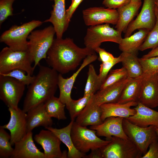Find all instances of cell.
<instances>
[{
  "label": "cell",
  "instance_id": "cell-1",
  "mask_svg": "<svg viewBox=\"0 0 158 158\" xmlns=\"http://www.w3.org/2000/svg\"><path fill=\"white\" fill-rule=\"evenodd\" d=\"M96 54L93 50L78 46L70 38L54 39L46 59L50 67L62 75L75 70L87 56Z\"/></svg>",
  "mask_w": 158,
  "mask_h": 158
},
{
  "label": "cell",
  "instance_id": "cell-2",
  "mask_svg": "<svg viewBox=\"0 0 158 158\" xmlns=\"http://www.w3.org/2000/svg\"><path fill=\"white\" fill-rule=\"evenodd\" d=\"M33 82L29 85L24 100L23 110L27 113L37 105L44 103L54 96L58 87L59 74L52 68L41 66Z\"/></svg>",
  "mask_w": 158,
  "mask_h": 158
},
{
  "label": "cell",
  "instance_id": "cell-3",
  "mask_svg": "<svg viewBox=\"0 0 158 158\" xmlns=\"http://www.w3.org/2000/svg\"><path fill=\"white\" fill-rule=\"evenodd\" d=\"M55 34V29L51 25L42 29L33 30L29 35L27 50L35 68L41 60L46 59Z\"/></svg>",
  "mask_w": 158,
  "mask_h": 158
},
{
  "label": "cell",
  "instance_id": "cell-4",
  "mask_svg": "<svg viewBox=\"0 0 158 158\" xmlns=\"http://www.w3.org/2000/svg\"><path fill=\"white\" fill-rule=\"evenodd\" d=\"M43 23L40 20H34L19 26L13 25L2 34L0 41L13 50H26L28 42L27 39L29 35Z\"/></svg>",
  "mask_w": 158,
  "mask_h": 158
},
{
  "label": "cell",
  "instance_id": "cell-5",
  "mask_svg": "<svg viewBox=\"0 0 158 158\" xmlns=\"http://www.w3.org/2000/svg\"><path fill=\"white\" fill-rule=\"evenodd\" d=\"M32 63L27 50L14 51L5 47L0 52V74L19 69L32 75L35 69Z\"/></svg>",
  "mask_w": 158,
  "mask_h": 158
},
{
  "label": "cell",
  "instance_id": "cell-6",
  "mask_svg": "<svg viewBox=\"0 0 158 158\" xmlns=\"http://www.w3.org/2000/svg\"><path fill=\"white\" fill-rule=\"evenodd\" d=\"M71 135L73 144L77 150L86 154L90 150L100 148L108 144L111 140L101 139L96 135L95 130L73 123Z\"/></svg>",
  "mask_w": 158,
  "mask_h": 158
},
{
  "label": "cell",
  "instance_id": "cell-7",
  "mask_svg": "<svg viewBox=\"0 0 158 158\" xmlns=\"http://www.w3.org/2000/svg\"><path fill=\"white\" fill-rule=\"evenodd\" d=\"M122 33L111 28L109 24L90 26L87 29L84 38L85 47L95 51L102 42H111L120 43Z\"/></svg>",
  "mask_w": 158,
  "mask_h": 158
},
{
  "label": "cell",
  "instance_id": "cell-8",
  "mask_svg": "<svg viewBox=\"0 0 158 158\" xmlns=\"http://www.w3.org/2000/svg\"><path fill=\"white\" fill-rule=\"evenodd\" d=\"M123 126L124 131L129 139L142 154L147 151L151 143L158 138L156 127L150 126L146 127H140L123 118Z\"/></svg>",
  "mask_w": 158,
  "mask_h": 158
},
{
  "label": "cell",
  "instance_id": "cell-9",
  "mask_svg": "<svg viewBox=\"0 0 158 158\" xmlns=\"http://www.w3.org/2000/svg\"><path fill=\"white\" fill-rule=\"evenodd\" d=\"M111 141L100 148L102 158H141L142 153L128 138L113 136Z\"/></svg>",
  "mask_w": 158,
  "mask_h": 158
},
{
  "label": "cell",
  "instance_id": "cell-10",
  "mask_svg": "<svg viewBox=\"0 0 158 158\" xmlns=\"http://www.w3.org/2000/svg\"><path fill=\"white\" fill-rule=\"evenodd\" d=\"M25 85L11 77L0 75V99L8 107L17 109Z\"/></svg>",
  "mask_w": 158,
  "mask_h": 158
},
{
  "label": "cell",
  "instance_id": "cell-11",
  "mask_svg": "<svg viewBox=\"0 0 158 158\" xmlns=\"http://www.w3.org/2000/svg\"><path fill=\"white\" fill-rule=\"evenodd\" d=\"M155 7L154 0H144L140 13L136 19L129 25L124 32V37L130 36L137 29H144L151 30L156 20Z\"/></svg>",
  "mask_w": 158,
  "mask_h": 158
},
{
  "label": "cell",
  "instance_id": "cell-12",
  "mask_svg": "<svg viewBox=\"0 0 158 158\" xmlns=\"http://www.w3.org/2000/svg\"><path fill=\"white\" fill-rule=\"evenodd\" d=\"M82 14L85 25L90 26L103 24L116 25L118 19L117 10L101 7L85 9Z\"/></svg>",
  "mask_w": 158,
  "mask_h": 158
},
{
  "label": "cell",
  "instance_id": "cell-13",
  "mask_svg": "<svg viewBox=\"0 0 158 158\" xmlns=\"http://www.w3.org/2000/svg\"><path fill=\"white\" fill-rule=\"evenodd\" d=\"M10 118L8 123L3 126L10 133V142L12 146L20 140L26 134V113L19 108L17 109L8 107Z\"/></svg>",
  "mask_w": 158,
  "mask_h": 158
},
{
  "label": "cell",
  "instance_id": "cell-14",
  "mask_svg": "<svg viewBox=\"0 0 158 158\" xmlns=\"http://www.w3.org/2000/svg\"><path fill=\"white\" fill-rule=\"evenodd\" d=\"M138 102L151 108L158 107V73H144Z\"/></svg>",
  "mask_w": 158,
  "mask_h": 158
},
{
  "label": "cell",
  "instance_id": "cell-15",
  "mask_svg": "<svg viewBox=\"0 0 158 158\" xmlns=\"http://www.w3.org/2000/svg\"><path fill=\"white\" fill-rule=\"evenodd\" d=\"M98 58L96 54L87 56L83 60L77 71L69 78H65L59 73L58 85L59 90V98L60 101L68 106L72 99L71 97L72 90L75 80L80 72L86 66L95 61Z\"/></svg>",
  "mask_w": 158,
  "mask_h": 158
},
{
  "label": "cell",
  "instance_id": "cell-16",
  "mask_svg": "<svg viewBox=\"0 0 158 158\" xmlns=\"http://www.w3.org/2000/svg\"><path fill=\"white\" fill-rule=\"evenodd\" d=\"M35 141L43 149L45 158H63L60 149L61 141L51 131L42 130L34 137Z\"/></svg>",
  "mask_w": 158,
  "mask_h": 158
},
{
  "label": "cell",
  "instance_id": "cell-17",
  "mask_svg": "<svg viewBox=\"0 0 158 158\" xmlns=\"http://www.w3.org/2000/svg\"><path fill=\"white\" fill-rule=\"evenodd\" d=\"M123 119L120 117H109L100 125L91 126L90 129L95 130L98 136L104 137L107 140H110L114 136L127 139L128 138L123 126Z\"/></svg>",
  "mask_w": 158,
  "mask_h": 158
},
{
  "label": "cell",
  "instance_id": "cell-18",
  "mask_svg": "<svg viewBox=\"0 0 158 158\" xmlns=\"http://www.w3.org/2000/svg\"><path fill=\"white\" fill-rule=\"evenodd\" d=\"M131 78L128 77L104 89L99 90L92 96L90 100L99 106L105 103L116 102L126 85Z\"/></svg>",
  "mask_w": 158,
  "mask_h": 158
},
{
  "label": "cell",
  "instance_id": "cell-19",
  "mask_svg": "<svg viewBox=\"0 0 158 158\" xmlns=\"http://www.w3.org/2000/svg\"><path fill=\"white\" fill-rule=\"evenodd\" d=\"M12 158H45L43 152L37 148L34 143L32 131L28 132L14 144Z\"/></svg>",
  "mask_w": 158,
  "mask_h": 158
},
{
  "label": "cell",
  "instance_id": "cell-20",
  "mask_svg": "<svg viewBox=\"0 0 158 158\" xmlns=\"http://www.w3.org/2000/svg\"><path fill=\"white\" fill-rule=\"evenodd\" d=\"M66 0H54V4L49 18L43 23H52L56 31V38H62L63 33L69 25L66 18Z\"/></svg>",
  "mask_w": 158,
  "mask_h": 158
},
{
  "label": "cell",
  "instance_id": "cell-21",
  "mask_svg": "<svg viewBox=\"0 0 158 158\" xmlns=\"http://www.w3.org/2000/svg\"><path fill=\"white\" fill-rule=\"evenodd\" d=\"M134 109L135 114L126 118L130 122L140 127L153 126L158 128V111L139 102Z\"/></svg>",
  "mask_w": 158,
  "mask_h": 158
},
{
  "label": "cell",
  "instance_id": "cell-22",
  "mask_svg": "<svg viewBox=\"0 0 158 158\" xmlns=\"http://www.w3.org/2000/svg\"><path fill=\"white\" fill-rule=\"evenodd\" d=\"M138 103L132 102L121 104L117 102L103 104L100 106L102 111L101 119L103 121L106 118L110 117L126 118L135 113V110L130 107L136 106Z\"/></svg>",
  "mask_w": 158,
  "mask_h": 158
},
{
  "label": "cell",
  "instance_id": "cell-23",
  "mask_svg": "<svg viewBox=\"0 0 158 158\" xmlns=\"http://www.w3.org/2000/svg\"><path fill=\"white\" fill-rule=\"evenodd\" d=\"M27 133L35 128L40 126H51L53 121L46 112L44 103L40 104L32 108L26 113Z\"/></svg>",
  "mask_w": 158,
  "mask_h": 158
},
{
  "label": "cell",
  "instance_id": "cell-24",
  "mask_svg": "<svg viewBox=\"0 0 158 158\" xmlns=\"http://www.w3.org/2000/svg\"><path fill=\"white\" fill-rule=\"evenodd\" d=\"M101 114L100 106L93 103L90 99L75 121L82 126L98 125L103 122L101 119Z\"/></svg>",
  "mask_w": 158,
  "mask_h": 158
},
{
  "label": "cell",
  "instance_id": "cell-25",
  "mask_svg": "<svg viewBox=\"0 0 158 158\" xmlns=\"http://www.w3.org/2000/svg\"><path fill=\"white\" fill-rule=\"evenodd\" d=\"M74 120H71L66 126L60 129L51 126L45 128L52 132L67 147L68 149L67 158H84L86 154L80 152L75 147L71 135V129Z\"/></svg>",
  "mask_w": 158,
  "mask_h": 158
},
{
  "label": "cell",
  "instance_id": "cell-26",
  "mask_svg": "<svg viewBox=\"0 0 158 158\" xmlns=\"http://www.w3.org/2000/svg\"><path fill=\"white\" fill-rule=\"evenodd\" d=\"M142 2L130 1L127 5L117 9L118 19L115 28L122 33L125 32L128 26L137 15Z\"/></svg>",
  "mask_w": 158,
  "mask_h": 158
},
{
  "label": "cell",
  "instance_id": "cell-27",
  "mask_svg": "<svg viewBox=\"0 0 158 158\" xmlns=\"http://www.w3.org/2000/svg\"><path fill=\"white\" fill-rule=\"evenodd\" d=\"M138 30L133 35L122 38L119 44V48L121 51L136 55L150 31L144 29Z\"/></svg>",
  "mask_w": 158,
  "mask_h": 158
},
{
  "label": "cell",
  "instance_id": "cell-28",
  "mask_svg": "<svg viewBox=\"0 0 158 158\" xmlns=\"http://www.w3.org/2000/svg\"><path fill=\"white\" fill-rule=\"evenodd\" d=\"M144 74L136 78H131L125 86L121 95L116 102L125 104L135 102H138L142 82Z\"/></svg>",
  "mask_w": 158,
  "mask_h": 158
},
{
  "label": "cell",
  "instance_id": "cell-29",
  "mask_svg": "<svg viewBox=\"0 0 158 158\" xmlns=\"http://www.w3.org/2000/svg\"><path fill=\"white\" fill-rule=\"evenodd\" d=\"M120 56L123 67L127 70L129 77L136 78L143 74L141 66L136 55L122 52Z\"/></svg>",
  "mask_w": 158,
  "mask_h": 158
},
{
  "label": "cell",
  "instance_id": "cell-30",
  "mask_svg": "<svg viewBox=\"0 0 158 158\" xmlns=\"http://www.w3.org/2000/svg\"><path fill=\"white\" fill-rule=\"evenodd\" d=\"M44 106L46 112L50 117L59 120L66 119L64 110L66 105L59 98L52 97L44 103Z\"/></svg>",
  "mask_w": 158,
  "mask_h": 158
},
{
  "label": "cell",
  "instance_id": "cell-31",
  "mask_svg": "<svg viewBox=\"0 0 158 158\" xmlns=\"http://www.w3.org/2000/svg\"><path fill=\"white\" fill-rule=\"evenodd\" d=\"M102 83L98 75L96 73L94 66L92 64H90L83 96L95 94L100 89Z\"/></svg>",
  "mask_w": 158,
  "mask_h": 158
},
{
  "label": "cell",
  "instance_id": "cell-32",
  "mask_svg": "<svg viewBox=\"0 0 158 158\" xmlns=\"http://www.w3.org/2000/svg\"><path fill=\"white\" fill-rule=\"evenodd\" d=\"M156 18L155 24L148 34L145 41L140 47L139 50L143 51L148 49H153L158 46V12L155 6Z\"/></svg>",
  "mask_w": 158,
  "mask_h": 158
},
{
  "label": "cell",
  "instance_id": "cell-33",
  "mask_svg": "<svg viewBox=\"0 0 158 158\" xmlns=\"http://www.w3.org/2000/svg\"><path fill=\"white\" fill-rule=\"evenodd\" d=\"M93 95L83 96L75 100L72 99L66 107L68 110L71 120H74L85 108Z\"/></svg>",
  "mask_w": 158,
  "mask_h": 158
},
{
  "label": "cell",
  "instance_id": "cell-34",
  "mask_svg": "<svg viewBox=\"0 0 158 158\" xmlns=\"http://www.w3.org/2000/svg\"><path fill=\"white\" fill-rule=\"evenodd\" d=\"M10 135L1 126L0 127V158H11L14 148L10 142Z\"/></svg>",
  "mask_w": 158,
  "mask_h": 158
},
{
  "label": "cell",
  "instance_id": "cell-35",
  "mask_svg": "<svg viewBox=\"0 0 158 158\" xmlns=\"http://www.w3.org/2000/svg\"><path fill=\"white\" fill-rule=\"evenodd\" d=\"M128 77L127 70L123 67L120 68L111 70L102 84L99 90L120 81Z\"/></svg>",
  "mask_w": 158,
  "mask_h": 158
},
{
  "label": "cell",
  "instance_id": "cell-36",
  "mask_svg": "<svg viewBox=\"0 0 158 158\" xmlns=\"http://www.w3.org/2000/svg\"><path fill=\"white\" fill-rule=\"evenodd\" d=\"M139 60L143 73H158V56Z\"/></svg>",
  "mask_w": 158,
  "mask_h": 158
},
{
  "label": "cell",
  "instance_id": "cell-37",
  "mask_svg": "<svg viewBox=\"0 0 158 158\" xmlns=\"http://www.w3.org/2000/svg\"><path fill=\"white\" fill-rule=\"evenodd\" d=\"M25 73L22 70L16 69L8 73L0 75L12 77L22 82L26 85L29 86L34 81L35 76L25 75Z\"/></svg>",
  "mask_w": 158,
  "mask_h": 158
},
{
  "label": "cell",
  "instance_id": "cell-38",
  "mask_svg": "<svg viewBox=\"0 0 158 158\" xmlns=\"http://www.w3.org/2000/svg\"><path fill=\"white\" fill-rule=\"evenodd\" d=\"M16 0H0V27L7 18L13 15V3Z\"/></svg>",
  "mask_w": 158,
  "mask_h": 158
},
{
  "label": "cell",
  "instance_id": "cell-39",
  "mask_svg": "<svg viewBox=\"0 0 158 158\" xmlns=\"http://www.w3.org/2000/svg\"><path fill=\"white\" fill-rule=\"evenodd\" d=\"M120 62H121V58L119 56L118 57H115L114 59L111 61L102 63L100 66L98 76L102 83L106 78L111 68L115 64Z\"/></svg>",
  "mask_w": 158,
  "mask_h": 158
},
{
  "label": "cell",
  "instance_id": "cell-40",
  "mask_svg": "<svg viewBox=\"0 0 158 158\" xmlns=\"http://www.w3.org/2000/svg\"><path fill=\"white\" fill-rule=\"evenodd\" d=\"M130 2V0H103L102 4L107 8L117 9Z\"/></svg>",
  "mask_w": 158,
  "mask_h": 158
},
{
  "label": "cell",
  "instance_id": "cell-41",
  "mask_svg": "<svg viewBox=\"0 0 158 158\" xmlns=\"http://www.w3.org/2000/svg\"><path fill=\"white\" fill-rule=\"evenodd\" d=\"M149 149L141 158H158V138L150 144Z\"/></svg>",
  "mask_w": 158,
  "mask_h": 158
},
{
  "label": "cell",
  "instance_id": "cell-42",
  "mask_svg": "<svg viewBox=\"0 0 158 158\" xmlns=\"http://www.w3.org/2000/svg\"><path fill=\"white\" fill-rule=\"evenodd\" d=\"M83 0H71V3L70 6L66 10V20L68 24H69L73 14L78 6Z\"/></svg>",
  "mask_w": 158,
  "mask_h": 158
},
{
  "label": "cell",
  "instance_id": "cell-43",
  "mask_svg": "<svg viewBox=\"0 0 158 158\" xmlns=\"http://www.w3.org/2000/svg\"><path fill=\"white\" fill-rule=\"evenodd\" d=\"M95 51L98 54V60L102 63L111 61L115 58L111 54L100 47L97 48Z\"/></svg>",
  "mask_w": 158,
  "mask_h": 158
},
{
  "label": "cell",
  "instance_id": "cell-44",
  "mask_svg": "<svg viewBox=\"0 0 158 158\" xmlns=\"http://www.w3.org/2000/svg\"><path fill=\"white\" fill-rule=\"evenodd\" d=\"M91 152L88 155H85L84 158H102L100 148L91 150Z\"/></svg>",
  "mask_w": 158,
  "mask_h": 158
},
{
  "label": "cell",
  "instance_id": "cell-45",
  "mask_svg": "<svg viewBox=\"0 0 158 158\" xmlns=\"http://www.w3.org/2000/svg\"><path fill=\"white\" fill-rule=\"evenodd\" d=\"M156 56H158V46L152 49L147 54L144 55L141 58L146 59Z\"/></svg>",
  "mask_w": 158,
  "mask_h": 158
},
{
  "label": "cell",
  "instance_id": "cell-46",
  "mask_svg": "<svg viewBox=\"0 0 158 158\" xmlns=\"http://www.w3.org/2000/svg\"><path fill=\"white\" fill-rule=\"evenodd\" d=\"M155 6L158 12V0H154Z\"/></svg>",
  "mask_w": 158,
  "mask_h": 158
},
{
  "label": "cell",
  "instance_id": "cell-47",
  "mask_svg": "<svg viewBox=\"0 0 158 158\" xmlns=\"http://www.w3.org/2000/svg\"><path fill=\"white\" fill-rule=\"evenodd\" d=\"M130 1L134 2H141V0H130Z\"/></svg>",
  "mask_w": 158,
  "mask_h": 158
},
{
  "label": "cell",
  "instance_id": "cell-48",
  "mask_svg": "<svg viewBox=\"0 0 158 158\" xmlns=\"http://www.w3.org/2000/svg\"><path fill=\"white\" fill-rule=\"evenodd\" d=\"M156 131L157 134V137L158 138V128H156Z\"/></svg>",
  "mask_w": 158,
  "mask_h": 158
},
{
  "label": "cell",
  "instance_id": "cell-49",
  "mask_svg": "<svg viewBox=\"0 0 158 158\" xmlns=\"http://www.w3.org/2000/svg\"><path fill=\"white\" fill-rule=\"evenodd\" d=\"M157 80H158V73L157 75Z\"/></svg>",
  "mask_w": 158,
  "mask_h": 158
},
{
  "label": "cell",
  "instance_id": "cell-50",
  "mask_svg": "<svg viewBox=\"0 0 158 158\" xmlns=\"http://www.w3.org/2000/svg\"><path fill=\"white\" fill-rule=\"evenodd\" d=\"M51 1H54V0H50Z\"/></svg>",
  "mask_w": 158,
  "mask_h": 158
}]
</instances>
